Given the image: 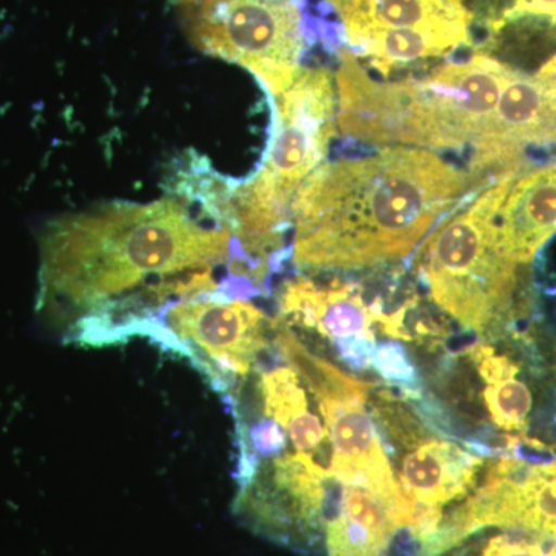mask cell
<instances>
[{"label": "cell", "mask_w": 556, "mask_h": 556, "mask_svg": "<svg viewBox=\"0 0 556 556\" xmlns=\"http://www.w3.org/2000/svg\"><path fill=\"white\" fill-rule=\"evenodd\" d=\"M108 201L51 219L40 232L38 308L67 342L118 345L170 303L214 298L228 270L229 228L199 200Z\"/></svg>", "instance_id": "cell-1"}, {"label": "cell", "mask_w": 556, "mask_h": 556, "mask_svg": "<svg viewBox=\"0 0 556 556\" xmlns=\"http://www.w3.org/2000/svg\"><path fill=\"white\" fill-rule=\"evenodd\" d=\"M492 181L405 146L321 163L292 200V260L318 273L407 258L445 212Z\"/></svg>", "instance_id": "cell-2"}, {"label": "cell", "mask_w": 556, "mask_h": 556, "mask_svg": "<svg viewBox=\"0 0 556 556\" xmlns=\"http://www.w3.org/2000/svg\"><path fill=\"white\" fill-rule=\"evenodd\" d=\"M338 123L348 137L375 146L478 149L518 70L486 53L447 62L420 79L378 80L353 51H338Z\"/></svg>", "instance_id": "cell-3"}, {"label": "cell", "mask_w": 556, "mask_h": 556, "mask_svg": "<svg viewBox=\"0 0 556 556\" xmlns=\"http://www.w3.org/2000/svg\"><path fill=\"white\" fill-rule=\"evenodd\" d=\"M336 109L329 70H300L292 86L276 98L274 135L257 175L230 185L228 228L241 257L263 273H274L291 254L285 236L292 222V200L328 155Z\"/></svg>", "instance_id": "cell-4"}, {"label": "cell", "mask_w": 556, "mask_h": 556, "mask_svg": "<svg viewBox=\"0 0 556 556\" xmlns=\"http://www.w3.org/2000/svg\"><path fill=\"white\" fill-rule=\"evenodd\" d=\"M518 170L493 179L463 211H450L413 265L434 305L479 338L501 334L527 316L518 299L521 265L497 239V214Z\"/></svg>", "instance_id": "cell-5"}, {"label": "cell", "mask_w": 556, "mask_h": 556, "mask_svg": "<svg viewBox=\"0 0 556 556\" xmlns=\"http://www.w3.org/2000/svg\"><path fill=\"white\" fill-rule=\"evenodd\" d=\"M192 46L247 68L269 97L289 89L311 43L309 0H174Z\"/></svg>", "instance_id": "cell-6"}, {"label": "cell", "mask_w": 556, "mask_h": 556, "mask_svg": "<svg viewBox=\"0 0 556 556\" xmlns=\"http://www.w3.org/2000/svg\"><path fill=\"white\" fill-rule=\"evenodd\" d=\"M274 345L316 397L334 450V478L343 484L367 486L379 493L401 511L409 529L417 532L419 515L399 485L379 428L367 408L371 383L317 356L288 325H277Z\"/></svg>", "instance_id": "cell-7"}, {"label": "cell", "mask_w": 556, "mask_h": 556, "mask_svg": "<svg viewBox=\"0 0 556 556\" xmlns=\"http://www.w3.org/2000/svg\"><path fill=\"white\" fill-rule=\"evenodd\" d=\"M268 332L273 318L252 303L208 298L170 303L137 329V336L192 362L225 396L258 368L270 348Z\"/></svg>", "instance_id": "cell-8"}, {"label": "cell", "mask_w": 556, "mask_h": 556, "mask_svg": "<svg viewBox=\"0 0 556 556\" xmlns=\"http://www.w3.org/2000/svg\"><path fill=\"white\" fill-rule=\"evenodd\" d=\"M346 49L382 75L471 43L473 14L464 0H324Z\"/></svg>", "instance_id": "cell-9"}, {"label": "cell", "mask_w": 556, "mask_h": 556, "mask_svg": "<svg viewBox=\"0 0 556 556\" xmlns=\"http://www.w3.org/2000/svg\"><path fill=\"white\" fill-rule=\"evenodd\" d=\"M289 327L314 331L329 345L348 367L371 369V354L376 342L375 327L386 318L383 300L365 302L361 288L348 281L327 283L308 276L287 281L278 298V316Z\"/></svg>", "instance_id": "cell-10"}, {"label": "cell", "mask_w": 556, "mask_h": 556, "mask_svg": "<svg viewBox=\"0 0 556 556\" xmlns=\"http://www.w3.org/2000/svg\"><path fill=\"white\" fill-rule=\"evenodd\" d=\"M556 232V163L511 182L497 214V239L518 265L532 262Z\"/></svg>", "instance_id": "cell-11"}, {"label": "cell", "mask_w": 556, "mask_h": 556, "mask_svg": "<svg viewBox=\"0 0 556 556\" xmlns=\"http://www.w3.org/2000/svg\"><path fill=\"white\" fill-rule=\"evenodd\" d=\"M490 38L510 27H526L556 39V0H504L486 20Z\"/></svg>", "instance_id": "cell-12"}, {"label": "cell", "mask_w": 556, "mask_h": 556, "mask_svg": "<svg viewBox=\"0 0 556 556\" xmlns=\"http://www.w3.org/2000/svg\"><path fill=\"white\" fill-rule=\"evenodd\" d=\"M371 369L391 386H396L405 396L420 399V378L405 346L394 342L375 348Z\"/></svg>", "instance_id": "cell-13"}]
</instances>
